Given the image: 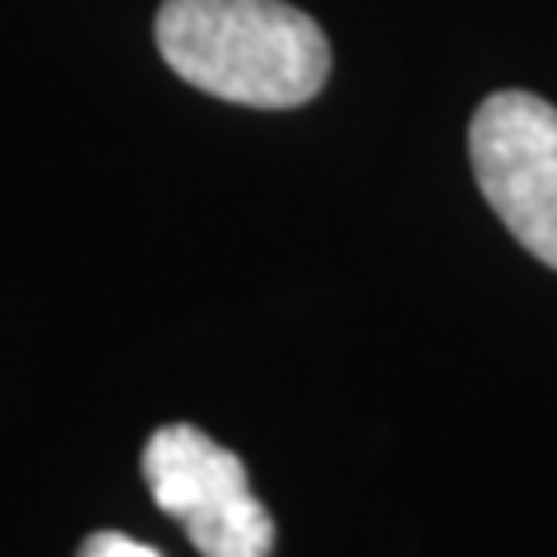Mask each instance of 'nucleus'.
I'll return each instance as SVG.
<instances>
[{
  "instance_id": "f257e3e1",
  "label": "nucleus",
  "mask_w": 557,
  "mask_h": 557,
  "mask_svg": "<svg viewBox=\"0 0 557 557\" xmlns=\"http://www.w3.org/2000/svg\"><path fill=\"white\" fill-rule=\"evenodd\" d=\"M163 61L186 84L247 108H302L330 79L317 20L284 0H163Z\"/></svg>"
},
{
  "instance_id": "f03ea898",
  "label": "nucleus",
  "mask_w": 557,
  "mask_h": 557,
  "mask_svg": "<svg viewBox=\"0 0 557 557\" xmlns=\"http://www.w3.org/2000/svg\"><path fill=\"white\" fill-rule=\"evenodd\" d=\"M145 483L153 502L182 520L200 557H270L274 520L251 497L247 465L200 428L168 423L145 446Z\"/></svg>"
},
{
  "instance_id": "7ed1b4c3",
  "label": "nucleus",
  "mask_w": 557,
  "mask_h": 557,
  "mask_svg": "<svg viewBox=\"0 0 557 557\" xmlns=\"http://www.w3.org/2000/svg\"><path fill=\"white\" fill-rule=\"evenodd\" d=\"M469 159L507 233L557 270V108L534 94H493L469 121Z\"/></svg>"
},
{
  "instance_id": "20e7f679",
  "label": "nucleus",
  "mask_w": 557,
  "mask_h": 557,
  "mask_svg": "<svg viewBox=\"0 0 557 557\" xmlns=\"http://www.w3.org/2000/svg\"><path fill=\"white\" fill-rule=\"evenodd\" d=\"M79 557H163L159 548L139 544L131 534H116V530H98L79 544Z\"/></svg>"
}]
</instances>
